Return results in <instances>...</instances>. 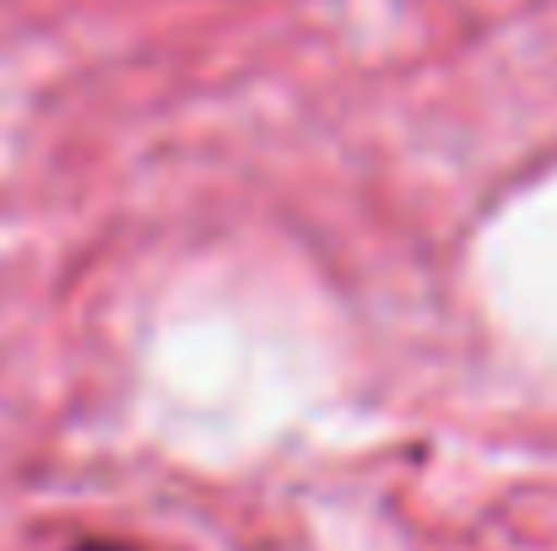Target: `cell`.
Instances as JSON below:
<instances>
[{
	"instance_id": "1",
	"label": "cell",
	"mask_w": 557,
	"mask_h": 551,
	"mask_svg": "<svg viewBox=\"0 0 557 551\" xmlns=\"http://www.w3.org/2000/svg\"><path fill=\"white\" fill-rule=\"evenodd\" d=\"M76 551H120V547H76Z\"/></svg>"
}]
</instances>
